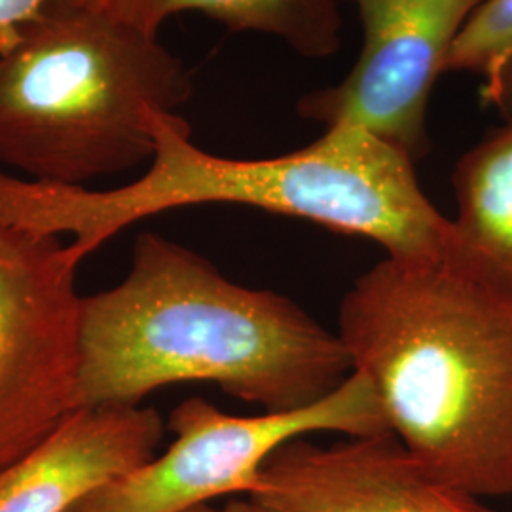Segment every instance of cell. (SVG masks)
Wrapping results in <instances>:
<instances>
[{"instance_id":"obj_1","label":"cell","mask_w":512,"mask_h":512,"mask_svg":"<svg viewBox=\"0 0 512 512\" xmlns=\"http://www.w3.org/2000/svg\"><path fill=\"white\" fill-rule=\"evenodd\" d=\"M78 408L137 406L175 384H215L266 414L319 403L351 376L338 332L283 294L230 281L173 239L143 232L129 272L84 296Z\"/></svg>"},{"instance_id":"obj_2","label":"cell","mask_w":512,"mask_h":512,"mask_svg":"<svg viewBox=\"0 0 512 512\" xmlns=\"http://www.w3.org/2000/svg\"><path fill=\"white\" fill-rule=\"evenodd\" d=\"M148 128L150 167L118 188L33 183L0 171V220L40 236L69 234L74 253L86 258L139 220L226 203L370 239L401 262L446 256L450 219L421 190L414 160L365 129L334 126L308 147L234 160L196 147L177 112L150 110Z\"/></svg>"},{"instance_id":"obj_3","label":"cell","mask_w":512,"mask_h":512,"mask_svg":"<svg viewBox=\"0 0 512 512\" xmlns=\"http://www.w3.org/2000/svg\"><path fill=\"white\" fill-rule=\"evenodd\" d=\"M353 372L389 431L442 482L512 495V294L446 260H380L338 310Z\"/></svg>"},{"instance_id":"obj_4","label":"cell","mask_w":512,"mask_h":512,"mask_svg":"<svg viewBox=\"0 0 512 512\" xmlns=\"http://www.w3.org/2000/svg\"><path fill=\"white\" fill-rule=\"evenodd\" d=\"M181 57L105 8L54 0L0 48V164L88 186L154 156L150 110L192 95Z\"/></svg>"},{"instance_id":"obj_5","label":"cell","mask_w":512,"mask_h":512,"mask_svg":"<svg viewBox=\"0 0 512 512\" xmlns=\"http://www.w3.org/2000/svg\"><path fill=\"white\" fill-rule=\"evenodd\" d=\"M175 440L128 475L84 499L73 512H188L228 495L251 494L275 450L313 433L389 431L372 384L359 372L319 403L256 416H232L192 397L169 416Z\"/></svg>"},{"instance_id":"obj_6","label":"cell","mask_w":512,"mask_h":512,"mask_svg":"<svg viewBox=\"0 0 512 512\" xmlns=\"http://www.w3.org/2000/svg\"><path fill=\"white\" fill-rule=\"evenodd\" d=\"M84 258L0 220V471L78 408Z\"/></svg>"},{"instance_id":"obj_7","label":"cell","mask_w":512,"mask_h":512,"mask_svg":"<svg viewBox=\"0 0 512 512\" xmlns=\"http://www.w3.org/2000/svg\"><path fill=\"white\" fill-rule=\"evenodd\" d=\"M363 48L348 76L300 99L302 118L357 126L414 162L427 148V109L459 31L484 0H355Z\"/></svg>"},{"instance_id":"obj_8","label":"cell","mask_w":512,"mask_h":512,"mask_svg":"<svg viewBox=\"0 0 512 512\" xmlns=\"http://www.w3.org/2000/svg\"><path fill=\"white\" fill-rule=\"evenodd\" d=\"M245 499L255 512H494L433 475L391 431L329 446L289 440Z\"/></svg>"},{"instance_id":"obj_9","label":"cell","mask_w":512,"mask_h":512,"mask_svg":"<svg viewBox=\"0 0 512 512\" xmlns=\"http://www.w3.org/2000/svg\"><path fill=\"white\" fill-rule=\"evenodd\" d=\"M154 408H80L35 450L0 471V512H73L154 458L164 439Z\"/></svg>"},{"instance_id":"obj_10","label":"cell","mask_w":512,"mask_h":512,"mask_svg":"<svg viewBox=\"0 0 512 512\" xmlns=\"http://www.w3.org/2000/svg\"><path fill=\"white\" fill-rule=\"evenodd\" d=\"M444 260L512 294V118L459 158Z\"/></svg>"},{"instance_id":"obj_11","label":"cell","mask_w":512,"mask_h":512,"mask_svg":"<svg viewBox=\"0 0 512 512\" xmlns=\"http://www.w3.org/2000/svg\"><path fill=\"white\" fill-rule=\"evenodd\" d=\"M103 8L110 16L156 37L165 19L202 12L232 31L281 38L310 59L329 57L342 42L338 0H105Z\"/></svg>"},{"instance_id":"obj_12","label":"cell","mask_w":512,"mask_h":512,"mask_svg":"<svg viewBox=\"0 0 512 512\" xmlns=\"http://www.w3.org/2000/svg\"><path fill=\"white\" fill-rule=\"evenodd\" d=\"M511 67L512 0H484L459 31L444 74H478L484 80L482 103L492 105L497 88Z\"/></svg>"},{"instance_id":"obj_13","label":"cell","mask_w":512,"mask_h":512,"mask_svg":"<svg viewBox=\"0 0 512 512\" xmlns=\"http://www.w3.org/2000/svg\"><path fill=\"white\" fill-rule=\"evenodd\" d=\"M54 0H0V48L21 25L37 18Z\"/></svg>"},{"instance_id":"obj_14","label":"cell","mask_w":512,"mask_h":512,"mask_svg":"<svg viewBox=\"0 0 512 512\" xmlns=\"http://www.w3.org/2000/svg\"><path fill=\"white\" fill-rule=\"evenodd\" d=\"M490 107H497L501 112H505L509 118H512V67L503 76Z\"/></svg>"},{"instance_id":"obj_15","label":"cell","mask_w":512,"mask_h":512,"mask_svg":"<svg viewBox=\"0 0 512 512\" xmlns=\"http://www.w3.org/2000/svg\"><path fill=\"white\" fill-rule=\"evenodd\" d=\"M188 512H255V509L247 499H232L230 503H226L222 507H215L213 503H209V505H202V507H196Z\"/></svg>"},{"instance_id":"obj_16","label":"cell","mask_w":512,"mask_h":512,"mask_svg":"<svg viewBox=\"0 0 512 512\" xmlns=\"http://www.w3.org/2000/svg\"><path fill=\"white\" fill-rule=\"evenodd\" d=\"M73 2L88 4V6H97V8H103V4H105V0H73Z\"/></svg>"}]
</instances>
